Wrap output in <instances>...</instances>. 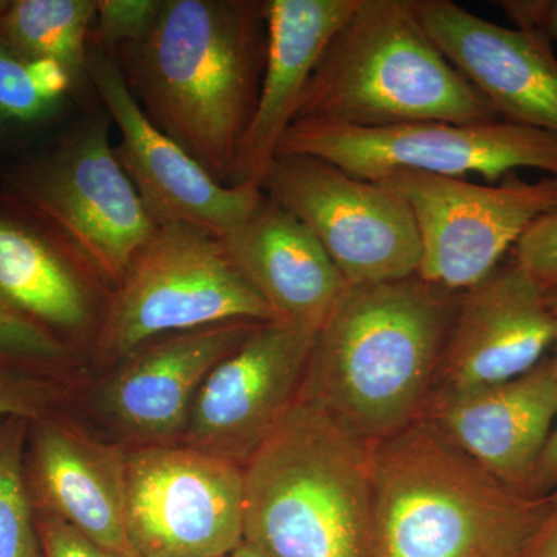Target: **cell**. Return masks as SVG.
Wrapping results in <instances>:
<instances>
[{"label": "cell", "mask_w": 557, "mask_h": 557, "mask_svg": "<svg viewBox=\"0 0 557 557\" xmlns=\"http://www.w3.org/2000/svg\"><path fill=\"white\" fill-rule=\"evenodd\" d=\"M113 53L146 116L234 186L265 69V0H161L146 35Z\"/></svg>", "instance_id": "1"}, {"label": "cell", "mask_w": 557, "mask_h": 557, "mask_svg": "<svg viewBox=\"0 0 557 557\" xmlns=\"http://www.w3.org/2000/svg\"><path fill=\"white\" fill-rule=\"evenodd\" d=\"M461 293L410 276L350 285L317 332L299 399L373 446L423 418Z\"/></svg>", "instance_id": "2"}, {"label": "cell", "mask_w": 557, "mask_h": 557, "mask_svg": "<svg viewBox=\"0 0 557 557\" xmlns=\"http://www.w3.org/2000/svg\"><path fill=\"white\" fill-rule=\"evenodd\" d=\"M244 544L262 557H376L372 446L298 399L244 467Z\"/></svg>", "instance_id": "3"}, {"label": "cell", "mask_w": 557, "mask_h": 557, "mask_svg": "<svg viewBox=\"0 0 557 557\" xmlns=\"http://www.w3.org/2000/svg\"><path fill=\"white\" fill-rule=\"evenodd\" d=\"M376 557H522L545 508L431 420L372 446Z\"/></svg>", "instance_id": "4"}, {"label": "cell", "mask_w": 557, "mask_h": 557, "mask_svg": "<svg viewBox=\"0 0 557 557\" xmlns=\"http://www.w3.org/2000/svg\"><path fill=\"white\" fill-rule=\"evenodd\" d=\"M300 120L387 127L500 119L435 46L413 0H359L314 69Z\"/></svg>", "instance_id": "5"}, {"label": "cell", "mask_w": 557, "mask_h": 557, "mask_svg": "<svg viewBox=\"0 0 557 557\" xmlns=\"http://www.w3.org/2000/svg\"><path fill=\"white\" fill-rule=\"evenodd\" d=\"M110 116L91 112L50 145L0 171V185L53 226L115 289L156 233L115 146Z\"/></svg>", "instance_id": "6"}, {"label": "cell", "mask_w": 557, "mask_h": 557, "mask_svg": "<svg viewBox=\"0 0 557 557\" xmlns=\"http://www.w3.org/2000/svg\"><path fill=\"white\" fill-rule=\"evenodd\" d=\"M273 313L231 262L222 242L185 225L159 226L110 295L95 357L116 364L149 341Z\"/></svg>", "instance_id": "7"}, {"label": "cell", "mask_w": 557, "mask_h": 557, "mask_svg": "<svg viewBox=\"0 0 557 557\" xmlns=\"http://www.w3.org/2000/svg\"><path fill=\"white\" fill-rule=\"evenodd\" d=\"M277 153L314 157L372 182L397 171L461 178L474 174L487 182H500L519 170L557 177V135L504 120L387 127L300 120L285 132Z\"/></svg>", "instance_id": "8"}, {"label": "cell", "mask_w": 557, "mask_h": 557, "mask_svg": "<svg viewBox=\"0 0 557 557\" xmlns=\"http://www.w3.org/2000/svg\"><path fill=\"white\" fill-rule=\"evenodd\" d=\"M262 190L310 230L348 287L418 274L416 220L383 182L355 177L314 157L277 153Z\"/></svg>", "instance_id": "9"}, {"label": "cell", "mask_w": 557, "mask_h": 557, "mask_svg": "<svg viewBox=\"0 0 557 557\" xmlns=\"http://www.w3.org/2000/svg\"><path fill=\"white\" fill-rule=\"evenodd\" d=\"M408 203L418 230V276L463 293L500 265L533 223L557 211V177L527 182L509 174L497 185L397 171L380 180Z\"/></svg>", "instance_id": "10"}, {"label": "cell", "mask_w": 557, "mask_h": 557, "mask_svg": "<svg viewBox=\"0 0 557 557\" xmlns=\"http://www.w3.org/2000/svg\"><path fill=\"white\" fill-rule=\"evenodd\" d=\"M236 461L186 445L127 453V536L135 557L233 556L244 545Z\"/></svg>", "instance_id": "11"}, {"label": "cell", "mask_w": 557, "mask_h": 557, "mask_svg": "<svg viewBox=\"0 0 557 557\" xmlns=\"http://www.w3.org/2000/svg\"><path fill=\"white\" fill-rule=\"evenodd\" d=\"M89 78L120 132L116 159L159 226L185 225L220 237L247 218L265 194L256 185H223L146 116L115 53L90 46Z\"/></svg>", "instance_id": "12"}, {"label": "cell", "mask_w": 557, "mask_h": 557, "mask_svg": "<svg viewBox=\"0 0 557 557\" xmlns=\"http://www.w3.org/2000/svg\"><path fill=\"white\" fill-rule=\"evenodd\" d=\"M314 338L300 325L260 322L205 380L180 445L245 467L298 401Z\"/></svg>", "instance_id": "13"}, {"label": "cell", "mask_w": 557, "mask_h": 557, "mask_svg": "<svg viewBox=\"0 0 557 557\" xmlns=\"http://www.w3.org/2000/svg\"><path fill=\"white\" fill-rule=\"evenodd\" d=\"M553 341L541 282L515 259L502 262L461 293L424 413L525 375L547 358Z\"/></svg>", "instance_id": "14"}, {"label": "cell", "mask_w": 557, "mask_h": 557, "mask_svg": "<svg viewBox=\"0 0 557 557\" xmlns=\"http://www.w3.org/2000/svg\"><path fill=\"white\" fill-rule=\"evenodd\" d=\"M258 324L222 322L149 341L116 362L95 392V409L134 448L180 445L205 380Z\"/></svg>", "instance_id": "15"}, {"label": "cell", "mask_w": 557, "mask_h": 557, "mask_svg": "<svg viewBox=\"0 0 557 557\" xmlns=\"http://www.w3.org/2000/svg\"><path fill=\"white\" fill-rule=\"evenodd\" d=\"M110 295L78 249L0 185V299L79 348L94 346Z\"/></svg>", "instance_id": "16"}, {"label": "cell", "mask_w": 557, "mask_h": 557, "mask_svg": "<svg viewBox=\"0 0 557 557\" xmlns=\"http://www.w3.org/2000/svg\"><path fill=\"white\" fill-rule=\"evenodd\" d=\"M446 60L498 119L557 135V58L537 32L483 20L453 0H413Z\"/></svg>", "instance_id": "17"}, {"label": "cell", "mask_w": 557, "mask_h": 557, "mask_svg": "<svg viewBox=\"0 0 557 557\" xmlns=\"http://www.w3.org/2000/svg\"><path fill=\"white\" fill-rule=\"evenodd\" d=\"M127 453L60 412L30 421L25 475L36 512L62 520L100 547L135 557L127 536Z\"/></svg>", "instance_id": "18"}, {"label": "cell", "mask_w": 557, "mask_h": 557, "mask_svg": "<svg viewBox=\"0 0 557 557\" xmlns=\"http://www.w3.org/2000/svg\"><path fill=\"white\" fill-rule=\"evenodd\" d=\"M487 474L527 494L557 420L552 357L519 379L450 399L424 413Z\"/></svg>", "instance_id": "19"}, {"label": "cell", "mask_w": 557, "mask_h": 557, "mask_svg": "<svg viewBox=\"0 0 557 557\" xmlns=\"http://www.w3.org/2000/svg\"><path fill=\"white\" fill-rule=\"evenodd\" d=\"M358 2L265 0V69L258 108L237 150L233 185L249 183L262 188L322 53Z\"/></svg>", "instance_id": "20"}, {"label": "cell", "mask_w": 557, "mask_h": 557, "mask_svg": "<svg viewBox=\"0 0 557 557\" xmlns=\"http://www.w3.org/2000/svg\"><path fill=\"white\" fill-rule=\"evenodd\" d=\"M220 242L277 321L318 332L348 287L310 230L267 196Z\"/></svg>", "instance_id": "21"}, {"label": "cell", "mask_w": 557, "mask_h": 557, "mask_svg": "<svg viewBox=\"0 0 557 557\" xmlns=\"http://www.w3.org/2000/svg\"><path fill=\"white\" fill-rule=\"evenodd\" d=\"M97 0H0V40L25 61H53L67 73L73 98L95 94L90 32Z\"/></svg>", "instance_id": "22"}, {"label": "cell", "mask_w": 557, "mask_h": 557, "mask_svg": "<svg viewBox=\"0 0 557 557\" xmlns=\"http://www.w3.org/2000/svg\"><path fill=\"white\" fill-rule=\"evenodd\" d=\"M28 428L25 418L0 420V557H42L25 475Z\"/></svg>", "instance_id": "23"}, {"label": "cell", "mask_w": 557, "mask_h": 557, "mask_svg": "<svg viewBox=\"0 0 557 557\" xmlns=\"http://www.w3.org/2000/svg\"><path fill=\"white\" fill-rule=\"evenodd\" d=\"M67 101L49 97L30 61L0 40V150L20 149L53 126Z\"/></svg>", "instance_id": "24"}, {"label": "cell", "mask_w": 557, "mask_h": 557, "mask_svg": "<svg viewBox=\"0 0 557 557\" xmlns=\"http://www.w3.org/2000/svg\"><path fill=\"white\" fill-rule=\"evenodd\" d=\"M79 355L78 347L22 318L0 299V361L62 376Z\"/></svg>", "instance_id": "25"}, {"label": "cell", "mask_w": 557, "mask_h": 557, "mask_svg": "<svg viewBox=\"0 0 557 557\" xmlns=\"http://www.w3.org/2000/svg\"><path fill=\"white\" fill-rule=\"evenodd\" d=\"M65 395L67 388L61 376L0 361V420H38L58 412Z\"/></svg>", "instance_id": "26"}, {"label": "cell", "mask_w": 557, "mask_h": 557, "mask_svg": "<svg viewBox=\"0 0 557 557\" xmlns=\"http://www.w3.org/2000/svg\"><path fill=\"white\" fill-rule=\"evenodd\" d=\"M160 7L161 0H97L90 46L115 51L141 38L152 27Z\"/></svg>", "instance_id": "27"}, {"label": "cell", "mask_w": 557, "mask_h": 557, "mask_svg": "<svg viewBox=\"0 0 557 557\" xmlns=\"http://www.w3.org/2000/svg\"><path fill=\"white\" fill-rule=\"evenodd\" d=\"M512 259L541 284L557 278V211L531 225L512 248Z\"/></svg>", "instance_id": "28"}, {"label": "cell", "mask_w": 557, "mask_h": 557, "mask_svg": "<svg viewBox=\"0 0 557 557\" xmlns=\"http://www.w3.org/2000/svg\"><path fill=\"white\" fill-rule=\"evenodd\" d=\"M42 557H123L83 536L62 520L36 512Z\"/></svg>", "instance_id": "29"}, {"label": "cell", "mask_w": 557, "mask_h": 557, "mask_svg": "<svg viewBox=\"0 0 557 557\" xmlns=\"http://www.w3.org/2000/svg\"><path fill=\"white\" fill-rule=\"evenodd\" d=\"M520 30L537 32L557 42V0H508L498 2Z\"/></svg>", "instance_id": "30"}, {"label": "cell", "mask_w": 557, "mask_h": 557, "mask_svg": "<svg viewBox=\"0 0 557 557\" xmlns=\"http://www.w3.org/2000/svg\"><path fill=\"white\" fill-rule=\"evenodd\" d=\"M522 557H557V490L545 497V508Z\"/></svg>", "instance_id": "31"}, {"label": "cell", "mask_w": 557, "mask_h": 557, "mask_svg": "<svg viewBox=\"0 0 557 557\" xmlns=\"http://www.w3.org/2000/svg\"><path fill=\"white\" fill-rule=\"evenodd\" d=\"M557 490V420L547 440L533 478L527 487V496L544 498Z\"/></svg>", "instance_id": "32"}, {"label": "cell", "mask_w": 557, "mask_h": 557, "mask_svg": "<svg viewBox=\"0 0 557 557\" xmlns=\"http://www.w3.org/2000/svg\"><path fill=\"white\" fill-rule=\"evenodd\" d=\"M542 292H544L545 306H547L553 322V332H555V341H553L555 354L552 355V359L557 370V278L547 282V284H542Z\"/></svg>", "instance_id": "33"}, {"label": "cell", "mask_w": 557, "mask_h": 557, "mask_svg": "<svg viewBox=\"0 0 557 557\" xmlns=\"http://www.w3.org/2000/svg\"><path fill=\"white\" fill-rule=\"evenodd\" d=\"M233 557H262L259 553H256L255 549L247 547V545H242L236 553H234Z\"/></svg>", "instance_id": "34"}, {"label": "cell", "mask_w": 557, "mask_h": 557, "mask_svg": "<svg viewBox=\"0 0 557 557\" xmlns=\"http://www.w3.org/2000/svg\"><path fill=\"white\" fill-rule=\"evenodd\" d=\"M222 557H233V556H222Z\"/></svg>", "instance_id": "35"}]
</instances>
